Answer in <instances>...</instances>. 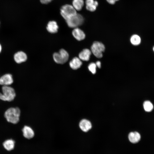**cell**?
<instances>
[{
  "label": "cell",
  "mask_w": 154,
  "mask_h": 154,
  "mask_svg": "<svg viewBox=\"0 0 154 154\" xmlns=\"http://www.w3.org/2000/svg\"><path fill=\"white\" fill-rule=\"evenodd\" d=\"M21 114L20 109L18 107H11L5 112L4 117L8 122L14 124L19 121Z\"/></svg>",
  "instance_id": "6da1fadb"
},
{
  "label": "cell",
  "mask_w": 154,
  "mask_h": 154,
  "mask_svg": "<svg viewBox=\"0 0 154 154\" xmlns=\"http://www.w3.org/2000/svg\"><path fill=\"white\" fill-rule=\"evenodd\" d=\"M2 93L0 92V100L8 102L13 100L16 96V93L13 88L9 86H3Z\"/></svg>",
  "instance_id": "7a4b0ae2"
},
{
  "label": "cell",
  "mask_w": 154,
  "mask_h": 154,
  "mask_svg": "<svg viewBox=\"0 0 154 154\" xmlns=\"http://www.w3.org/2000/svg\"><path fill=\"white\" fill-rule=\"evenodd\" d=\"M77 11L72 5L65 4L60 9V14L63 18L66 20L77 13Z\"/></svg>",
  "instance_id": "3957f363"
},
{
  "label": "cell",
  "mask_w": 154,
  "mask_h": 154,
  "mask_svg": "<svg viewBox=\"0 0 154 154\" xmlns=\"http://www.w3.org/2000/svg\"><path fill=\"white\" fill-rule=\"evenodd\" d=\"M65 21L69 27L74 28L81 25L84 23V19L81 15L77 13Z\"/></svg>",
  "instance_id": "277c9868"
},
{
  "label": "cell",
  "mask_w": 154,
  "mask_h": 154,
  "mask_svg": "<svg viewBox=\"0 0 154 154\" xmlns=\"http://www.w3.org/2000/svg\"><path fill=\"white\" fill-rule=\"evenodd\" d=\"M54 61L59 64H63L66 62L69 58L68 52L64 49H61L58 52H55L53 54Z\"/></svg>",
  "instance_id": "5b68a950"
},
{
  "label": "cell",
  "mask_w": 154,
  "mask_h": 154,
  "mask_svg": "<svg viewBox=\"0 0 154 154\" xmlns=\"http://www.w3.org/2000/svg\"><path fill=\"white\" fill-rule=\"evenodd\" d=\"M105 47L102 43L94 42L91 47V52L96 57L100 58L102 56V52L104 51Z\"/></svg>",
  "instance_id": "8992f818"
},
{
  "label": "cell",
  "mask_w": 154,
  "mask_h": 154,
  "mask_svg": "<svg viewBox=\"0 0 154 154\" xmlns=\"http://www.w3.org/2000/svg\"><path fill=\"white\" fill-rule=\"evenodd\" d=\"M13 82L12 75L9 74H5L0 78V84L3 86H9Z\"/></svg>",
  "instance_id": "52a82bcc"
},
{
  "label": "cell",
  "mask_w": 154,
  "mask_h": 154,
  "mask_svg": "<svg viewBox=\"0 0 154 154\" xmlns=\"http://www.w3.org/2000/svg\"><path fill=\"white\" fill-rule=\"evenodd\" d=\"M22 131L24 137L27 139H31L33 138L35 133L33 129L30 126H25L23 128Z\"/></svg>",
  "instance_id": "ba28073f"
},
{
  "label": "cell",
  "mask_w": 154,
  "mask_h": 154,
  "mask_svg": "<svg viewBox=\"0 0 154 154\" xmlns=\"http://www.w3.org/2000/svg\"><path fill=\"white\" fill-rule=\"evenodd\" d=\"M85 3L86 9L91 12L95 11L98 4V2L94 0H86Z\"/></svg>",
  "instance_id": "9c48e42d"
},
{
  "label": "cell",
  "mask_w": 154,
  "mask_h": 154,
  "mask_svg": "<svg viewBox=\"0 0 154 154\" xmlns=\"http://www.w3.org/2000/svg\"><path fill=\"white\" fill-rule=\"evenodd\" d=\"M72 34L74 37L79 41L84 39L85 37V35L84 32L78 27L74 29L72 31Z\"/></svg>",
  "instance_id": "30bf717a"
},
{
  "label": "cell",
  "mask_w": 154,
  "mask_h": 154,
  "mask_svg": "<svg viewBox=\"0 0 154 154\" xmlns=\"http://www.w3.org/2000/svg\"><path fill=\"white\" fill-rule=\"evenodd\" d=\"M26 54L22 51H19L16 53L14 55V59L16 62L20 63L25 62L27 60Z\"/></svg>",
  "instance_id": "8fae6325"
},
{
  "label": "cell",
  "mask_w": 154,
  "mask_h": 154,
  "mask_svg": "<svg viewBox=\"0 0 154 154\" xmlns=\"http://www.w3.org/2000/svg\"><path fill=\"white\" fill-rule=\"evenodd\" d=\"M79 126L82 131L84 132H86L91 129L92 124L89 121L84 119L80 121Z\"/></svg>",
  "instance_id": "7c38bea8"
},
{
  "label": "cell",
  "mask_w": 154,
  "mask_h": 154,
  "mask_svg": "<svg viewBox=\"0 0 154 154\" xmlns=\"http://www.w3.org/2000/svg\"><path fill=\"white\" fill-rule=\"evenodd\" d=\"M58 28V26L56 22L54 21H49L46 27V29L48 31L52 33L57 32Z\"/></svg>",
  "instance_id": "4fadbf2b"
},
{
  "label": "cell",
  "mask_w": 154,
  "mask_h": 154,
  "mask_svg": "<svg viewBox=\"0 0 154 154\" xmlns=\"http://www.w3.org/2000/svg\"><path fill=\"white\" fill-rule=\"evenodd\" d=\"M128 137L129 141L133 143H138L141 139L140 135L136 131L130 133L129 134Z\"/></svg>",
  "instance_id": "5bb4252c"
},
{
  "label": "cell",
  "mask_w": 154,
  "mask_h": 154,
  "mask_svg": "<svg viewBox=\"0 0 154 154\" xmlns=\"http://www.w3.org/2000/svg\"><path fill=\"white\" fill-rule=\"evenodd\" d=\"M82 64L81 60L77 57L73 58L69 62L70 67L74 70H76L80 68Z\"/></svg>",
  "instance_id": "9a60e30c"
},
{
  "label": "cell",
  "mask_w": 154,
  "mask_h": 154,
  "mask_svg": "<svg viewBox=\"0 0 154 154\" xmlns=\"http://www.w3.org/2000/svg\"><path fill=\"white\" fill-rule=\"evenodd\" d=\"M88 49H84L79 54V58L82 60L88 61L89 60L91 53Z\"/></svg>",
  "instance_id": "2e32d148"
},
{
  "label": "cell",
  "mask_w": 154,
  "mask_h": 154,
  "mask_svg": "<svg viewBox=\"0 0 154 154\" xmlns=\"http://www.w3.org/2000/svg\"><path fill=\"white\" fill-rule=\"evenodd\" d=\"M15 142L12 139H8L4 141L3 145L4 147L8 151H11L13 149L14 147Z\"/></svg>",
  "instance_id": "e0dca14e"
},
{
  "label": "cell",
  "mask_w": 154,
  "mask_h": 154,
  "mask_svg": "<svg viewBox=\"0 0 154 154\" xmlns=\"http://www.w3.org/2000/svg\"><path fill=\"white\" fill-rule=\"evenodd\" d=\"M84 5V0H73L72 6L76 11L81 10Z\"/></svg>",
  "instance_id": "ac0fdd59"
},
{
  "label": "cell",
  "mask_w": 154,
  "mask_h": 154,
  "mask_svg": "<svg viewBox=\"0 0 154 154\" xmlns=\"http://www.w3.org/2000/svg\"><path fill=\"white\" fill-rule=\"evenodd\" d=\"M130 42L133 45H138L141 43V38L137 35H133L131 36L130 38Z\"/></svg>",
  "instance_id": "d6986e66"
},
{
  "label": "cell",
  "mask_w": 154,
  "mask_h": 154,
  "mask_svg": "<svg viewBox=\"0 0 154 154\" xmlns=\"http://www.w3.org/2000/svg\"><path fill=\"white\" fill-rule=\"evenodd\" d=\"M144 110L147 112H150L153 109V106L151 102L148 100L145 101L143 104Z\"/></svg>",
  "instance_id": "ffe728a7"
},
{
  "label": "cell",
  "mask_w": 154,
  "mask_h": 154,
  "mask_svg": "<svg viewBox=\"0 0 154 154\" xmlns=\"http://www.w3.org/2000/svg\"><path fill=\"white\" fill-rule=\"evenodd\" d=\"M89 70L93 74L96 72V64L94 62L90 63L88 66Z\"/></svg>",
  "instance_id": "44dd1931"
},
{
  "label": "cell",
  "mask_w": 154,
  "mask_h": 154,
  "mask_svg": "<svg viewBox=\"0 0 154 154\" xmlns=\"http://www.w3.org/2000/svg\"><path fill=\"white\" fill-rule=\"evenodd\" d=\"M40 2L43 4H47L50 2L52 0H40Z\"/></svg>",
  "instance_id": "7402d4cb"
},
{
  "label": "cell",
  "mask_w": 154,
  "mask_h": 154,
  "mask_svg": "<svg viewBox=\"0 0 154 154\" xmlns=\"http://www.w3.org/2000/svg\"><path fill=\"white\" fill-rule=\"evenodd\" d=\"M107 2L109 4L113 5L115 3L119 0H106Z\"/></svg>",
  "instance_id": "603a6c76"
},
{
  "label": "cell",
  "mask_w": 154,
  "mask_h": 154,
  "mask_svg": "<svg viewBox=\"0 0 154 154\" xmlns=\"http://www.w3.org/2000/svg\"><path fill=\"white\" fill-rule=\"evenodd\" d=\"M96 66H97L98 68H100L101 67V63L100 61H98L96 63Z\"/></svg>",
  "instance_id": "cb8c5ba5"
},
{
  "label": "cell",
  "mask_w": 154,
  "mask_h": 154,
  "mask_svg": "<svg viewBox=\"0 0 154 154\" xmlns=\"http://www.w3.org/2000/svg\"><path fill=\"white\" fill-rule=\"evenodd\" d=\"M2 47L1 44H0V53L1 51Z\"/></svg>",
  "instance_id": "d4e9b609"
},
{
  "label": "cell",
  "mask_w": 154,
  "mask_h": 154,
  "mask_svg": "<svg viewBox=\"0 0 154 154\" xmlns=\"http://www.w3.org/2000/svg\"><path fill=\"white\" fill-rule=\"evenodd\" d=\"M153 51L154 52V46L153 47Z\"/></svg>",
  "instance_id": "484cf974"
}]
</instances>
